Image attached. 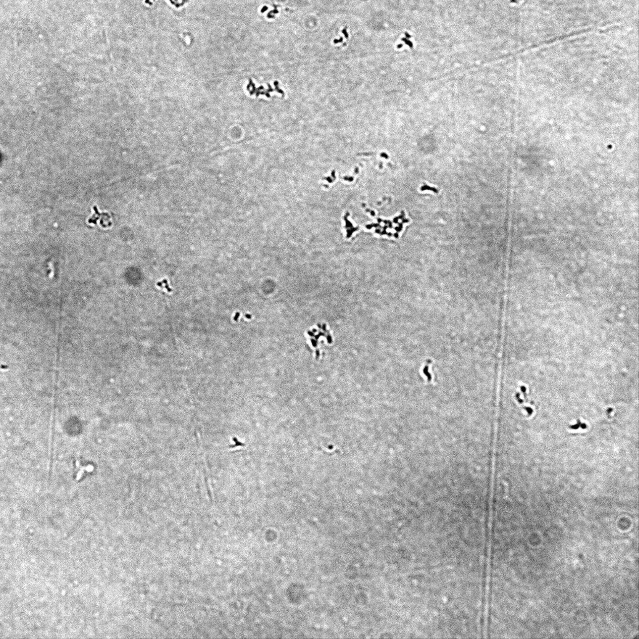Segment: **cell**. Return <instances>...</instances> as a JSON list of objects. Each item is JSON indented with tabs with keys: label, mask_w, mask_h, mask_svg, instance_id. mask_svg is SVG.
<instances>
[{
	"label": "cell",
	"mask_w": 639,
	"mask_h": 639,
	"mask_svg": "<svg viewBox=\"0 0 639 639\" xmlns=\"http://www.w3.org/2000/svg\"><path fill=\"white\" fill-rule=\"evenodd\" d=\"M343 33H344L345 34L346 38H348V35L347 32H346V30H343Z\"/></svg>",
	"instance_id": "1"
}]
</instances>
